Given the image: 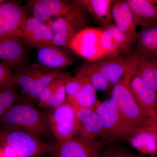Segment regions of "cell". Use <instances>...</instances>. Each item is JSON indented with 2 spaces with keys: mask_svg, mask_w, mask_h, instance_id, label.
Instances as JSON below:
<instances>
[{
  "mask_svg": "<svg viewBox=\"0 0 157 157\" xmlns=\"http://www.w3.org/2000/svg\"><path fill=\"white\" fill-rule=\"evenodd\" d=\"M127 143L145 156L157 155V135L144 125L135 129L130 135Z\"/></svg>",
  "mask_w": 157,
  "mask_h": 157,
  "instance_id": "ac0fdd59",
  "label": "cell"
},
{
  "mask_svg": "<svg viewBox=\"0 0 157 157\" xmlns=\"http://www.w3.org/2000/svg\"><path fill=\"white\" fill-rule=\"evenodd\" d=\"M81 78V84L71 98L67 101L73 107L94 109L97 100V90L84 76L76 73Z\"/></svg>",
  "mask_w": 157,
  "mask_h": 157,
  "instance_id": "44dd1931",
  "label": "cell"
},
{
  "mask_svg": "<svg viewBox=\"0 0 157 157\" xmlns=\"http://www.w3.org/2000/svg\"><path fill=\"white\" fill-rule=\"evenodd\" d=\"M49 157H98L107 143L97 139L87 140L76 136L51 144Z\"/></svg>",
  "mask_w": 157,
  "mask_h": 157,
  "instance_id": "ba28073f",
  "label": "cell"
},
{
  "mask_svg": "<svg viewBox=\"0 0 157 157\" xmlns=\"http://www.w3.org/2000/svg\"><path fill=\"white\" fill-rule=\"evenodd\" d=\"M36 50L38 62L47 70H60L72 64L67 55L54 45H43Z\"/></svg>",
  "mask_w": 157,
  "mask_h": 157,
  "instance_id": "e0dca14e",
  "label": "cell"
},
{
  "mask_svg": "<svg viewBox=\"0 0 157 157\" xmlns=\"http://www.w3.org/2000/svg\"><path fill=\"white\" fill-rule=\"evenodd\" d=\"M127 2L135 16L136 26L157 22V1L128 0Z\"/></svg>",
  "mask_w": 157,
  "mask_h": 157,
  "instance_id": "ffe728a7",
  "label": "cell"
},
{
  "mask_svg": "<svg viewBox=\"0 0 157 157\" xmlns=\"http://www.w3.org/2000/svg\"><path fill=\"white\" fill-rule=\"evenodd\" d=\"M6 2V1H5V0H0V5L3 4V3H5V2Z\"/></svg>",
  "mask_w": 157,
  "mask_h": 157,
  "instance_id": "8d00e7d4",
  "label": "cell"
},
{
  "mask_svg": "<svg viewBox=\"0 0 157 157\" xmlns=\"http://www.w3.org/2000/svg\"><path fill=\"white\" fill-rule=\"evenodd\" d=\"M103 29L86 27L78 32L69 43L68 48L88 62L106 58L101 45Z\"/></svg>",
  "mask_w": 157,
  "mask_h": 157,
  "instance_id": "52a82bcc",
  "label": "cell"
},
{
  "mask_svg": "<svg viewBox=\"0 0 157 157\" xmlns=\"http://www.w3.org/2000/svg\"><path fill=\"white\" fill-rule=\"evenodd\" d=\"M61 78H56L54 80L41 92L37 99L36 103L38 107L44 110L46 104L50 100Z\"/></svg>",
  "mask_w": 157,
  "mask_h": 157,
  "instance_id": "4dcf8cb0",
  "label": "cell"
},
{
  "mask_svg": "<svg viewBox=\"0 0 157 157\" xmlns=\"http://www.w3.org/2000/svg\"><path fill=\"white\" fill-rule=\"evenodd\" d=\"M145 157H157V155H154L146 156Z\"/></svg>",
  "mask_w": 157,
  "mask_h": 157,
  "instance_id": "74e56055",
  "label": "cell"
},
{
  "mask_svg": "<svg viewBox=\"0 0 157 157\" xmlns=\"http://www.w3.org/2000/svg\"><path fill=\"white\" fill-rule=\"evenodd\" d=\"M139 56L135 50L127 55L104 58L92 62L106 78L111 89L137 62Z\"/></svg>",
  "mask_w": 157,
  "mask_h": 157,
  "instance_id": "9c48e42d",
  "label": "cell"
},
{
  "mask_svg": "<svg viewBox=\"0 0 157 157\" xmlns=\"http://www.w3.org/2000/svg\"><path fill=\"white\" fill-rule=\"evenodd\" d=\"M141 154L129 150L121 143L107 144L100 151L98 157H145Z\"/></svg>",
  "mask_w": 157,
  "mask_h": 157,
  "instance_id": "83f0119b",
  "label": "cell"
},
{
  "mask_svg": "<svg viewBox=\"0 0 157 157\" xmlns=\"http://www.w3.org/2000/svg\"><path fill=\"white\" fill-rule=\"evenodd\" d=\"M74 108L77 119L78 136L87 140H94L100 137L103 129L102 122L95 109Z\"/></svg>",
  "mask_w": 157,
  "mask_h": 157,
  "instance_id": "2e32d148",
  "label": "cell"
},
{
  "mask_svg": "<svg viewBox=\"0 0 157 157\" xmlns=\"http://www.w3.org/2000/svg\"><path fill=\"white\" fill-rule=\"evenodd\" d=\"M27 18L23 8L17 2L0 5V36L20 37L21 29Z\"/></svg>",
  "mask_w": 157,
  "mask_h": 157,
  "instance_id": "8fae6325",
  "label": "cell"
},
{
  "mask_svg": "<svg viewBox=\"0 0 157 157\" xmlns=\"http://www.w3.org/2000/svg\"><path fill=\"white\" fill-rule=\"evenodd\" d=\"M112 13L114 25L133 44L136 43L137 33L135 16L127 1H113Z\"/></svg>",
  "mask_w": 157,
  "mask_h": 157,
  "instance_id": "9a60e30c",
  "label": "cell"
},
{
  "mask_svg": "<svg viewBox=\"0 0 157 157\" xmlns=\"http://www.w3.org/2000/svg\"><path fill=\"white\" fill-rule=\"evenodd\" d=\"M145 125L154 131L157 135V114L148 117Z\"/></svg>",
  "mask_w": 157,
  "mask_h": 157,
  "instance_id": "d6a6232c",
  "label": "cell"
},
{
  "mask_svg": "<svg viewBox=\"0 0 157 157\" xmlns=\"http://www.w3.org/2000/svg\"><path fill=\"white\" fill-rule=\"evenodd\" d=\"M2 150L4 157H20L11 148L7 146H0Z\"/></svg>",
  "mask_w": 157,
  "mask_h": 157,
  "instance_id": "836d02e7",
  "label": "cell"
},
{
  "mask_svg": "<svg viewBox=\"0 0 157 157\" xmlns=\"http://www.w3.org/2000/svg\"><path fill=\"white\" fill-rule=\"evenodd\" d=\"M14 84L13 73L9 67L0 62V89Z\"/></svg>",
  "mask_w": 157,
  "mask_h": 157,
  "instance_id": "1f68e13d",
  "label": "cell"
},
{
  "mask_svg": "<svg viewBox=\"0 0 157 157\" xmlns=\"http://www.w3.org/2000/svg\"><path fill=\"white\" fill-rule=\"evenodd\" d=\"M94 109L102 122L101 140L107 144L127 142L135 129L127 123L112 99L109 98L102 102L98 101Z\"/></svg>",
  "mask_w": 157,
  "mask_h": 157,
  "instance_id": "7a4b0ae2",
  "label": "cell"
},
{
  "mask_svg": "<svg viewBox=\"0 0 157 157\" xmlns=\"http://www.w3.org/2000/svg\"><path fill=\"white\" fill-rule=\"evenodd\" d=\"M43 113L52 135L57 141H63L78 135L75 108L68 102Z\"/></svg>",
  "mask_w": 157,
  "mask_h": 157,
  "instance_id": "8992f818",
  "label": "cell"
},
{
  "mask_svg": "<svg viewBox=\"0 0 157 157\" xmlns=\"http://www.w3.org/2000/svg\"><path fill=\"white\" fill-rule=\"evenodd\" d=\"M44 70L24 65L16 69L15 73H13L14 83L21 87L24 98L27 101L33 92L37 79Z\"/></svg>",
  "mask_w": 157,
  "mask_h": 157,
  "instance_id": "7402d4cb",
  "label": "cell"
},
{
  "mask_svg": "<svg viewBox=\"0 0 157 157\" xmlns=\"http://www.w3.org/2000/svg\"><path fill=\"white\" fill-rule=\"evenodd\" d=\"M135 50L139 57L157 58V22L141 27Z\"/></svg>",
  "mask_w": 157,
  "mask_h": 157,
  "instance_id": "d6986e66",
  "label": "cell"
},
{
  "mask_svg": "<svg viewBox=\"0 0 157 157\" xmlns=\"http://www.w3.org/2000/svg\"><path fill=\"white\" fill-rule=\"evenodd\" d=\"M86 9L98 23L104 28L113 24L111 0H82Z\"/></svg>",
  "mask_w": 157,
  "mask_h": 157,
  "instance_id": "603a6c76",
  "label": "cell"
},
{
  "mask_svg": "<svg viewBox=\"0 0 157 157\" xmlns=\"http://www.w3.org/2000/svg\"><path fill=\"white\" fill-rule=\"evenodd\" d=\"M6 112V110L3 108L2 103H1V101H0V119L3 117V116L5 115Z\"/></svg>",
  "mask_w": 157,
  "mask_h": 157,
  "instance_id": "e575fe53",
  "label": "cell"
},
{
  "mask_svg": "<svg viewBox=\"0 0 157 157\" xmlns=\"http://www.w3.org/2000/svg\"><path fill=\"white\" fill-rule=\"evenodd\" d=\"M68 73L60 70H44L36 82L33 92L28 101L31 104H36L37 99L41 92L52 82L56 78L69 76Z\"/></svg>",
  "mask_w": 157,
  "mask_h": 157,
  "instance_id": "484cf974",
  "label": "cell"
},
{
  "mask_svg": "<svg viewBox=\"0 0 157 157\" xmlns=\"http://www.w3.org/2000/svg\"><path fill=\"white\" fill-rule=\"evenodd\" d=\"M25 46L20 37L0 36V62L16 70L23 66L26 58Z\"/></svg>",
  "mask_w": 157,
  "mask_h": 157,
  "instance_id": "4fadbf2b",
  "label": "cell"
},
{
  "mask_svg": "<svg viewBox=\"0 0 157 157\" xmlns=\"http://www.w3.org/2000/svg\"><path fill=\"white\" fill-rule=\"evenodd\" d=\"M0 129L21 130L42 140L52 135L43 113L24 98H20L0 119Z\"/></svg>",
  "mask_w": 157,
  "mask_h": 157,
  "instance_id": "6da1fadb",
  "label": "cell"
},
{
  "mask_svg": "<svg viewBox=\"0 0 157 157\" xmlns=\"http://www.w3.org/2000/svg\"><path fill=\"white\" fill-rule=\"evenodd\" d=\"M135 73L157 94V58L138 57Z\"/></svg>",
  "mask_w": 157,
  "mask_h": 157,
  "instance_id": "cb8c5ba5",
  "label": "cell"
},
{
  "mask_svg": "<svg viewBox=\"0 0 157 157\" xmlns=\"http://www.w3.org/2000/svg\"><path fill=\"white\" fill-rule=\"evenodd\" d=\"M21 38L26 46L31 48L54 45L52 32L48 25L33 16L27 17L23 24Z\"/></svg>",
  "mask_w": 157,
  "mask_h": 157,
  "instance_id": "7c38bea8",
  "label": "cell"
},
{
  "mask_svg": "<svg viewBox=\"0 0 157 157\" xmlns=\"http://www.w3.org/2000/svg\"><path fill=\"white\" fill-rule=\"evenodd\" d=\"M70 75L62 77L56 88L50 100L48 101L44 110L55 109L67 102V95L65 90L66 79Z\"/></svg>",
  "mask_w": 157,
  "mask_h": 157,
  "instance_id": "f1b7e54d",
  "label": "cell"
},
{
  "mask_svg": "<svg viewBox=\"0 0 157 157\" xmlns=\"http://www.w3.org/2000/svg\"><path fill=\"white\" fill-rule=\"evenodd\" d=\"M7 146L20 157H42L48 155L51 144L21 130L0 129V146Z\"/></svg>",
  "mask_w": 157,
  "mask_h": 157,
  "instance_id": "5b68a950",
  "label": "cell"
},
{
  "mask_svg": "<svg viewBox=\"0 0 157 157\" xmlns=\"http://www.w3.org/2000/svg\"><path fill=\"white\" fill-rule=\"evenodd\" d=\"M102 48L106 54L107 57H114L121 55L111 37L107 31L103 29L101 37Z\"/></svg>",
  "mask_w": 157,
  "mask_h": 157,
  "instance_id": "f546056e",
  "label": "cell"
},
{
  "mask_svg": "<svg viewBox=\"0 0 157 157\" xmlns=\"http://www.w3.org/2000/svg\"><path fill=\"white\" fill-rule=\"evenodd\" d=\"M0 157H4L2 150V147H0Z\"/></svg>",
  "mask_w": 157,
  "mask_h": 157,
  "instance_id": "d590c367",
  "label": "cell"
},
{
  "mask_svg": "<svg viewBox=\"0 0 157 157\" xmlns=\"http://www.w3.org/2000/svg\"><path fill=\"white\" fill-rule=\"evenodd\" d=\"M135 70L129 80L130 90L142 111L151 117L157 114V94L144 83Z\"/></svg>",
  "mask_w": 157,
  "mask_h": 157,
  "instance_id": "5bb4252c",
  "label": "cell"
},
{
  "mask_svg": "<svg viewBox=\"0 0 157 157\" xmlns=\"http://www.w3.org/2000/svg\"><path fill=\"white\" fill-rule=\"evenodd\" d=\"M76 73L87 78L97 90L107 92L111 90L109 83L92 62H87L80 67Z\"/></svg>",
  "mask_w": 157,
  "mask_h": 157,
  "instance_id": "d4e9b609",
  "label": "cell"
},
{
  "mask_svg": "<svg viewBox=\"0 0 157 157\" xmlns=\"http://www.w3.org/2000/svg\"><path fill=\"white\" fill-rule=\"evenodd\" d=\"M27 7L33 17L46 23L53 18L62 17L70 12L76 6L73 2L62 0H29Z\"/></svg>",
  "mask_w": 157,
  "mask_h": 157,
  "instance_id": "30bf717a",
  "label": "cell"
},
{
  "mask_svg": "<svg viewBox=\"0 0 157 157\" xmlns=\"http://www.w3.org/2000/svg\"><path fill=\"white\" fill-rule=\"evenodd\" d=\"M111 37L121 55H127L133 51L134 44L114 24L103 28Z\"/></svg>",
  "mask_w": 157,
  "mask_h": 157,
  "instance_id": "4316f807",
  "label": "cell"
},
{
  "mask_svg": "<svg viewBox=\"0 0 157 157\" xmlns=\"http://www.w3.org/2000/svg\"><path fill=\"white\" fill-rule=\"evenodd\" d=\"M137 62L111 90V98L116 107L127 123L133 129L144 125L148 118L138 106L129 87L130 77Z\"/></svg>",
  "mask_w": 157,
  "mask_h": 157,
  "instance_id": "3957f363",
  "label": "cell"
},
{
  "mask_svg": "<svg viewBox=\"0 0 157 157\" xmlns=\"http://www.w3.org/2000/svg\"><path fill=\"white\" fill-rule=\"evenodd\" d=\"M67 14L46 23L51 30L53 44L58 47L68 48L69 43L76 33L85 28L88 18V11L81 1Z\"/></svg>",
  "mask_w": 157,
  "mask_h": 157,
  "instance_id": "277c9868",
  "label": "cell"
}]
</instances>
